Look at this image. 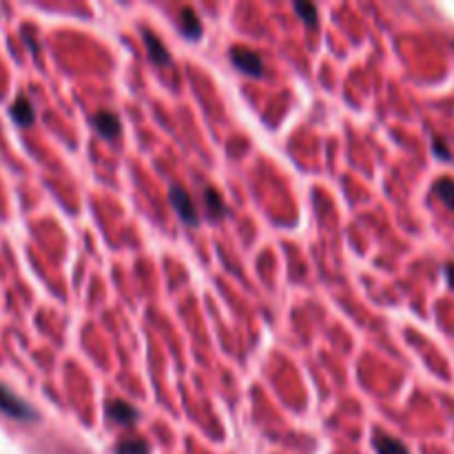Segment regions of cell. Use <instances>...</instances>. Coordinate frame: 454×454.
<instances>
[{
  "instance_id": "1",
  "label": "cell",
  "mask_w": 454,
  "mask_h": 454,
  "mask_svg": "<svg viewBox=\"0 0 454 454\" xmlns=\"http://www.w3.org/2000/svg\"><path fill=\"white\" fill-rule=\"evenodd\" d=\"M168 200H171V206H173V211L177 213V217H180L186 226H193V228L200 226L198 206H196V202L191 200L189 191H186L184 186L173 184L171 189H168Z\"/></svg>"
},
{
  "instance_id": "2",
  "label": "cell",
  "mask_w": 454,
  "mask_h": 454,
  "mask_svg": "<svg viewBox=\"0 0 454 454\" xmlns=\"http://www.w3.org/2000/svg\"><path fill=\"white\" fill-rule=\"evenodd\" d=\"M0 412H5L7 417L18 419V421H31L38 419V412L24 401L22 397H18L16 393H11L7 386L0 383Z\"/></svg>"
},
{
  "instance_id": "3",
  "label": "cell",
  "mask_w": 454,
  "mask_h": 454,
  "mask_svg": "<svg viewBox=\"0 0 454 454\" xmlns=\"http://www.w3.org/2000/svg\"><path fill=\"white\" fill-rule=\"evenodd\" d=\"M230 62L235 64V67L246 73V75H253V78H259L264 73V62L259 58L255 51L251 49H242V47H233L230 49Z\"/></svg>"
},
{
  "instance_id": "4",
  "label": "cell",
  "mask_w": 454,
  "mask_h": 454,
  "mask_svg": "<svg viewBox=\"0 0 454 454\" xmlns=\"http://www.w3.org/2000/svg\"><path fill=\"white\" fill-rule=\"evenodd\" d=\"M107 417L118 425H131L140 419V412L124 399H111L107 404Z\"/></svg>"
},
{
  "instance_id": "5",
  "label": "cell",
  "mask_w": 454,
  "mask_h": 454,
  "mask_svg": "<svg viewBox=\"0 0 454 454\" xmlns=\"http://www.w3.org/2000/svg\"><path fill=\"white\" fill-rule=\"evenodd\" d=\"M91 124H94V129L105 140H115L122 131L120 118L113 111H98L94 118H91Z\"/></svg>"
},
{
  "instance_id": "6",
  "label": "cell",
  "mask_w": 454,
  "mask_h": 454,
  "mask_svg": "<svg viewBox=\"0 0 454 454\" xmlns=\"http://www.w3.org/2000/svg\"><path fill=\"white\" fill-rule=\"evenodd\" d=\"M142 41H145V45H147L149 58L158 64V67H168V64H171V54H168V49L164 47V43L153 31L142 29Z\"/></svg>"
},
{
  "instance_id": "7",
  "label": "cell",
  "mask_w": 454,
  "mask_h": 454,
  "mask_svg": "<svg viewBox=\"0 0 454 454\" xmlns=\"http://www.w3.org/2000/svg\"><path fill=\"white\" fill-rule=\"evenodd\" d=\"M180 29H182V34H184L186 38H191V41H200L204 27H202L200 16L196 14V9H191V7L182 9V14H180Z\"/></svg>"
},
{
  "instance_id": "8",
  "label": "cell",
  "mask_w": 454,
  "mask_h": 454,
  "mask_svg": "<svg viewBox=\"0 0 454 454\" xmlns=\"http://www.w3.org/2000/svg\"><path fill=\"white\" fill-rule=\"evenodd\" d=\"M9 115H11V118H14L20 126H29V124H34V120H36V109H34V105H31L27 98L18 96V98L14 100V105H11V109H9Z\"/></svg>"
},
{
  "instance_id": "9",
  "label": "cell",
  "mask_w": 454,
  "mask_h": 454,
  "mask_svg": "<svg viewBox=\"0 0 454 454\" xmlns=\"http://www.w3.org/2000/svg\"><path fill=\"white\" fill-rule=\"evenodd\" d=\"M374 450L377 454H410V450L401 444L399 439L390 437V434H374Z\"/></svg>"
},
{
  "instance_id": "10",
  "label": "cell",
  "mask_w": 454,
  "mask_h": 454,
  "mask_svg": "<svg viewBox=\"0 0 454 454\" xmlns=\"http://www.w3.org/2000/svg\"><path fill=\"white\" fill-rule=\"evenodd\" d=\"M204 204H206V209H209L211 219H222L226 215V204L213 186L204 189Z\"/></svg>"
},
{
  "instance_id": "11",
  "label": "cell",
  "mask_w": 454,
  "mask_h": 454,
  "mask_svg": "<svg viewBox=\"0 0 454 454\" xmlns=\"http://www.w3.org/2000/svg\"><path fill=\"white\" fill-rule=\"evenodd\" d=\"M115 454H151V446L145 439H124L115 446Z\"/></svg>"
},
{
  "instance_id": "12",
  "label": "cell",
  "mask_w": 454,
  "mask_h": 454,
  "mask_svg": "<svg viewBox=\"0 0 454 454\" xmlns=\"http://www.w3.org/2000/svg\"><path fill=\"white\" fill-rule=\"evenodd\" d=\"M434 193H437V198L448 206V209L454 211V180H450V177L439 180L434 184Z\"/></svg>"
},
{
  "instance_id": "13",
  "label": "cell",
  "mask_w": 454,
  "mask_h": 454,
  "mask_svg": "<svg viewBox=\"0 0 454 454\" xmlns=\"http://www.w3.org/2000/svg\"><path fill=\"white\" fill-rule=\"evenodd\" d=\"M295 14L300 16L304 20V24H308V27H315L317 24V7L315 5H310V3H297L295 5Z\"/></svg>"
},
{
  "instance_id": "14",
  "label": "cell",
  "mask_w": 454,
  "mask_h": 454,
  "mask_svg": "<svg viewBox=\"0 0 454 454\" xmlns=\"http://www.w3.org/2000/svg\"><path fill=\"white\" fill-rule=\"evenodd\" d=\"M432 151L437 153V155H441V158L444 160H450V149L444 145V140H439V138H434V142H432Z\"/></svg>"
},
{
  "instance_id": "15",
  "label": "cell",
  "mask_w": 454,
  "mask_h": 454,
  "mask_svg": "<svg viewBox=\"0 0 454 454\" xmlns=\"http://www.w3.org/2000/svg\"><path fill=\"white\" fill-rule=\"evenodd\" d=\"M446 277H448V284L454 288V264H446Z\"/></svg>"
}]
</instances>
